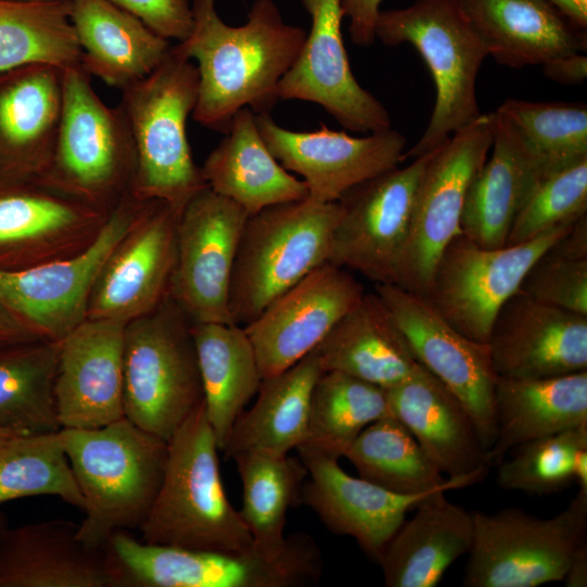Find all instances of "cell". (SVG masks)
Returning <instances> with one entry per match:
<instances>
[{
  "instance_id": "1",
  "label": "cell",
  "mask_w": 587,
  "mask_h": 587,
  "mask_svg": "<svg viewBox=\"0 0 587 587\" xmlns=\"http://www.w3.org/2000/svg\"><path fill=\"white\" fill-rule=\"evenodd\" d=\"M191 11L190 34L174 47L198 63L193 120L225 134L242 108L271 113L279 100V82L307 32L285 23L273 0H255L240 26H229L218 16L215 0H192Z\"/></svg>"
},
{
  "instance_id": "2",
  "label": "cell",
  "mask_w": 587,
  "mask_h": 587,
  "mask_svg": "<svg viewBox=\"0 0 587 587\" xmlns=\"http://www.w3.org/2000/svg\"><path fill=\"white\" fill-rule=\"evenodd\" d=\"M59 434L85 501L78 537L104 548L115 530L139 529L164 477L167 441L125 416L96 428H61Z\"/></svg>"
},
{
  "instance_id": "3",
  "label": "cell",
  "mask_w": 587,
  "mask_h": 587,
  "mask_svg": "<svg viewBox=\"0 0 587 587\" xmlns=\"http://www.w3.org/2000/svg\"><path fill=\"white\" fill-rule=\"evenodd\" d=\"M164 477L139 527L140 540L195 550L242 551L253 546L222 483L218 447L202 403L167 441Z\"/></svg>"
},
{
  "instance_id": "4",
  "label": "cell",
  "mask_w": 587,
  "mask_h": 587,
  "mask_svg": "<svg viewBox=\"0 0 587 587\" xmlns=\"http://www.w3.org/2000/svg\"><path fill=\"white\" fill-rule=\"evenodd\" d=\"M198 85L197 66L171 46L149 75L122 89L120 102L136 157L130 193L139 200L163 201L179 214L208 187L186 133Z\"/></svg>"
},
{
  "instance_id": "5",
  "label": "cell",
  "mask_w": 587,
  "mask_h": 587,
  "mask_svg": "<svg viewBox=\"0 0 587 587\" xmlns=\"http://www.w3.org/2000/svg\"><path fill=\"white\" fill-rule=\"evenodd\" d=\"M375 35L386 46L411 45L435 86L429 122L405 159L435 150L482 114L476 82L488 52L459 0H415L405 8L380 10Z\"/></svg>"
},
{
  "instance_id": "6",
  "label": "cell",
  "mask_w": 587,
  "mask_h": 587,
  "mask_svg": "<svg viewBox=\"0 0 587 587\" xmlns=\"http://www.w3.org/2000/svg\"><path fill=\"white\" fill-rule=\"evenodd\" d=\"M338 201L270 205L243 225L229 288L235 324L254 321L276 298L328 262Z\"/></svg>"
},
{
  "instance_id": "7",
  "label": "cell",
  "mask_w": 587,
  "mask_h": 587,
  "mask_svg": "<svg viewBox=\"0 0 587 587\" xmlns=\"http://www.w3.org/2000/svg\"><path fill=\"white\" fill-rule=\"evenodd\" d=\"M136 157L120 104L108 107L80 66L63 71V105L53 154L40 182L111 211L130 195Z\"/></svg>"
},
{
  "instance_id": "8",
  "label": "cell",
  "mask_w": 587,
  "mask_h": 587,
  "mask_svg": "<svg viewBox=\"0 0 587 587\" xmlns=\"http://www.w3.org/2000/svg\"><path fill=\"white\" fill-rule=\"evenodd\" d=\"M190 325L167 296L125 327L124 416L166 441L203 403Z\"/></svg>"
},
{
  "instance_id": "9",
  "label": "cell",
  "mask_w": 587,
  "mask_h": 587,
  "mask_svg": "<svg viewBox=\"0 0 587 587\" xmlns=\"http://www.w3.org/2000/svg\"><path fill=\"white\" fill-rule=\"evenodd\" d=\"M473 514L465 587H537L562 582L576 549L587 540V490L549 519L519 508Z\"/></svg>"
},
{
  "instance_id": "10",
  "label": "cell",
  "mask_w": 587,
  "mask_h": 587,
  "mask_svg": "<svg viewBox=\"0 0 587 587\" xmlns=\"http://www.w3.org/2000/svg\"><path fill=\"white\" fill-rule=\"evenodd\" d=\"M494 112L480 114L432 151L421 176L398 286L424 296L447 245L461 230L467 190L488 158Z\"/></svg>"
},
{
  "instance_id": "11",
  "label": "cell",
  "mask_w": 587,
  "mask_h": 587,
  "mask_svg": "<svg viewBox=\"0 0 587 587\" xmlns=\"http://www.w3.org/2000/svg\"><path fill=\"white\" fill-rule=\"evenodd\" d=\"M575 222L500 248L480 247L461 233L442 251L423 297L463 336L488 342L500 308L519 291L535 261Z\"/></svg>"
},
{
  "instance_id": "12",
  "label": "cell",
  "mask_w": 587,
  "mask_h": 587,
  "mask_svg": "<svg viewBox=\"0 0 587 587\" xmlns=\"http://www.w3.org/2000/svg\"><path fill=\"white\" fill-rule=\"evenodd\" d=\"M147 201L126 196L110 211L93 242L75 255L0 271V307L36 338L61 341L87 319L89 296L103 262Z\"/></svg>"
},
{
  "instance_id": "13",
  "label": "cell",
  "mask_w": 587,
  "mask_h": 587,
  "mask_svg": "<svg viewBox=\"0 0 587 587\" xmlns=\"http://www.w3.org/2000/svg\"><path fill=\"white\" fill-rule=\"evenodd\" d=\"M432 151L346 191L328 262L374 284H397L416 189Z\"/></svg>"
},
{
  "instance_id": "14",
  "label": "cell",
  "mask_w": 587,
  "mask_h": 587,
  "mask_svg": "<svg viewBox=\"0 0 587 587\" xmlns=\"http://www.w3.org/2000/svg\"><path fill=\"white\" fill-rule=\"evenodd\" d=\"M248 216L209 187L180 212L167 296L191 323L235 324L229 311L230 277Z\"/></svg>"
},
{
  "instance_id": "15",
  "label": "cell",
  "mask_w": 587,
  "mask_h": 587,
  "mask_svg": "<svg viewBox=\"0 0 587 587\" xmlns=\"http://www.w3.org/2000/svg\"><path fill=\"white\" fill-rule=\"evenodd\" d=\"M412 353L464 405L486 451L496 438L495 372L489 346L463 336L423 296L395 284H375Z\"/></svg>"
},
{
  "instance_id": "16",
  "label": "cell",
  "mask_w": 587,
  "mask_h": 587,
  "mask_svg": "<svg viewBox=\"0 0 587 587\" xmlns=\"http://www.w3.org/2000/svg\"><path fill=\"white\" fill-rule=\"evenodd\" d=\"M258 129L273 157L289 172L303 177L308 200L336 202L352 187L399 165L405 137L387 130L350 136L324 124L313 132H295L267 114H254Z\"/></svg>"
},
{
  "instance_id": "17",
  "label": "cell",
  "mask_w": 587,
  "mask_h": 587,
  "mask_svg": "<svg viewBox=\"0 0 587 587\" xmlns=\"http://www.w3.org/2000/svg\"><path fill=\"white\" fill-rule=\"evenodd\" d=\"M300 1L311 17V28L279 82V99L317 103L354 133L391 128L386 108L358 83L351 71L341 34V0Z\"/></svg>"
},
{
  "instance_id": "18",
  "label": "cell",
  "mask_w": 587,
  "mask_h": 587,
  "mask_svg": "<svg viewBox=\"0 0 587 587\" xmlns=\"http://www.w3.org/2000/svg\"><path fill=\"white\" fill-rule=\"evenodd\" d=\"M109 214L39 179L0 183V271L75 255L93 242Z\"/></svg>"
},
{
  "instance_id": "19",
  "label": "cell",
  "mask_w": 587,
  "mask_h": 587,
  "mask_svg": "<svg viewBox=\"0 0 587 587\" xmlns=\"http://www.w3.org/2000/svg\"><path fill=\"white\" fill-rule=\"evenodd\" d=\"M178 216L163 201H147L103 262L89 296L87 319L128 323L151 312L167 297Z\"/></svg>"
},
{
  "instance_id": "20",
  "label": "cell",
  "mask_w": 587,
  "mask_h": 587,
  "mask_svg": "<svg viewBox=\"0 0 587 587\" xmlns=\"http://www.w3.org/2000/svg\"><path fill=\"white\" fill-rule=\"evenodd\" d=\"M364 294L346 268L326 262L276 298L243 326L262 378L286 371L310 353Z\"/></svg>"
},
{
  "instance_id": "21",
  "label": "cell",
  "mask_w": 587,
  "mask_h": 587,
  "mask_svg": "<svg viewBox=\"0 0 587 587\" xmlns=\"http://www.w3.org/2000/svg\"><path fill=\"white\" fill-rule=\"evenodd\" d=\"M487 344L499 377L536 379L587 371V315L516 291L498 311Z\"/></svg>"
},
{
  "instance_id": "22",
  "label": "cell",
  "mask_w": 587,
  "mask_h": 587,
  "mask_svg": "<svg viewBox=\"0 0 587 587\" xmlns=\"http://www.w3.org/2000/svg\"><path fill=\"white\" fill-rule=\"evenodd\" d=\"M308 470L299 503L330 532L350 536L376 562L405 520L428 495H402L346 473L338 459L308 446L297 448ZM438 491V490H436Z\"/></svg>"
},
{
  "instance_id": "23",
  "label": "cell",
  "mask_w": 587,
  "mask_h": 587,
  "mask_svg": "<svg viewBox=\"0 0 587 587\" xmlns=\"http://www.w3.org/2000/svg\"><path fill=\"white\" fill-rule=\"evenodd\" d=\"M126 324L86 319L59 341L54 395L61 428H96L124 416Z\"/></svg>"
},
{
  "instance_id": "24",
  "label": "cell",
  "mask_w": 587,
  "mask_h": 587,
  "mask_svg": "<svg viewBox=\"0 0 587 587\" xmlns=\"http://www.w3.org/2000/svg\"><path fill=\"white\" fill-rule=\"evenodd\" d=\"M63 71L28 64L0 72V183L40 179L63 105Z\"/></svg>"
},
{
  "instance_id": "25",
  "label": "cell",
  "mask_w": 587,
  "mask_h": 587,
  "mask_svg": "<svg viewBox=\"0 0 587 587\" xmlns=\"http://www.w3.org/2000/svg\"><path fill=\"white\" fill-rule=\"evenodd\" d=\"M321 550L307 534L288 537L278 553L254 545L242 551L164 547L155 560V575L164 587H304L319 583Z\"/></svg>"
},
{
  "instance_id": "26",
  "label": "cell",
  "mask_w": 587,
  "mask_h": 587,
  "mask_svg": "<svg viewBox=\"0 0 587 587\" xmlns=\"http://www.w3.org/2000/svg\"><path fill=\"white\" fill-rule=\"evenodd\" d=\"M0 587H118L104 548L78 537V524L54 520L0 532Z\"/></svg>"
},
{
  "instance_id": "27",
  "label": "cell",
  "mask_w": 587,
  "mask_h": 587,
  "mask_svg": "<svg viewBox=\"0 0 587 587\" xmlns=\"http://www.w3.org/2000/svg\"><path fill=\"white\" fill-rule=\"evenodd\" d=\"M385 390L391 414L444 475H487L486 449L473 419L425 367L419 364L407 379Z\"/></svg>"
},
{
  "instance_id": "28",
  "label": "cell",
  "mask_w": 587,
  "mask_h": 587,
  "mask_svg": "<svg viewBox=\"0 0 587 587\" xmlns=\"http://www.w3.org/2000/svg\"><path fill=\"white\" fill-rule=\"evenodd\" d=\"M488 57L500 65H542L586 50L579 29L549 0H459Z\"/></svg>"
},
{
  "instance_id": "29",
  "label": "cell",
  "mask_w": 587,
  "mask_h": 587,
  "mask_svg": "<svg viewBox=\"0 0 587 587\" xmlns=\"http://www.w3.org/2000/svg\"><path fill=\"white\" fill-rule=\"evenodd\" d=\"M446 492L424 498L385 548L378 563L387 587H435L450 565L470 551L473 514L449 501Z\"/></svg>"
},
{
  "instance_id": "30",
  "label": "cell",
  "mask_w": 587,
  "mask_h": 587,
  "mask_svg": "<svg viewBox=\"0 0 587 587\" xmlns=\"http://www.w3.org/2000/svg\"><path fill=\"white\" fill-rule=\"evenodd\" d=\"M324 372L337 371L388 389L417 367L391 312L374 291L364 294L314 348Z\"/></svg>"
},
{
  "instance_id": "31",
  "label": "cell",
  "mask_w": 587,
  "mask_h": 587,
  "mask_svg": "<svg viewBox=\"0 0 587 587\" xmlns=\"http://www.w3.org/2000/svg\"><path fill=\"white\" fill-rule=\"evenodd\" d=\"M490 150L467 190L461 230L480 247L500 248L540 177L519 133L498 111Z\"/></svg>"
},
{
  "instance_id": "32",
  "label": "cell",
  "mask_w": 587,
  "mask_h": 587,
  "mask_svg": "<svg viewBox=\"0 0 587 587\" xmlns=\"http://www.w3.org/2000/svg\"><path fill=\"white\" fill-rule=\"evenodd\" d=\"M224 135L201 166L203 179L214 192L240 205L248 215L308 198L307 184L265 146L250 109L237 111Z\"/></svg>"
},
{
  "instance_id": "33",
  "label": "cell",
  "mask_w": 587,
  "mask_h": 587,
  "mask_svg": "<svg viewBox=\"0 0 587 587\" xmlns=\"http://www.w3.org/2000/svg\"><path fill=\"white\" fill-rule=\"evenodd\" d=\"M70 20L80 66L121 90L149 75L171 48L170 40L109 0H72Z\"/></svg>"
},
{
  "instance_id": "34",
  "label": "cell",
  "mask_w": 587,
  "mask_h": 587,
  "mask_svg": "<svg viewBox=\"0 0 587 587\" xmlns=\"http://www.w3.org/2000/svg\"><path fill=\"white\" fill-rule=\"evenodd\" d=\"M496 438L486 463L496 466L516 446L587 424V371L536 379L497 378Z\"/></svg>"
},
{
  "instance_id": "35",
  "label": "cell",
  "mask_w": 587,
  "mask_h": 587,
  "mask_svg": "<svg viewBox=\"0 0 587 587\" xmlns=\"http://www.w3.org/2000/svg\"><path fill=\"white\" fill-rule=\"evenodd\" d=\"M314 349L286 371L263 378L253 405L234 423L223 452L288 454L308 438L313 387L323 373Z\"/></svg>"
},
{
  "instance_id": "36",
  "label": "cell",
  "mask_w": 587,
  "mask_h": 587,
  "mask_svg": "<svg viewBox=\"0 0 587 587\" xmlns=\"http://www.w3.org/2000/svg\"><path fill=\"white\" fill-rule=\"evenodd\" d=\"M203 403L220 451L262 383L253 346L238 324L191 323Z\"/></svg>"
},
{
  "instance_id": "37",
  "label": "cell",
  "mask_w": 587,
  "mask_h": 587,
  "mask_svg": "<svg viewBox=\"0 0 587 587\" xmlns=\"http://www.w3.org/2000/svg\"><path fill=\"white\" fill-rule=\"evenodd\" d=\"M344 457L360 477L402 495L459 489L486 477L475 474L445 478L412 434L391 413L367 425Z\"/></svg>"
},
{
  "instance_id": "38",
  "label": "cell",
  "mask_w": 587,
  "mask_h": 587,
  "mask_svg": "<svg viewBox=\"0 0 587 587\" xmlns=\"http://www.w3.org/2000/svg\"><path fill=\"white\" fill-rule=\"evenodd\" d=\"M59 341L0 345V427L17 436L61 429L54 384Z\"/></svg>"
},
{
  "instance_id": "39",
  "label": "cell",
  "mask_w": 587,
  "mask_h": 587,
  "mask_svg": "<svg viewBox=\"0 0 587 587\" xmlns=\"http://www.w3.org/2000/svg\"><path fill=\"white\" fill-rule=\"evenodd\" d=\"M242 484L240 515L253 545L266 553L280 552L288 542L284 530L288 509L299 503L308 470L289 454L243 452L234 455Z\"/></svg>"
},
{
  "instance_id": "40",
  "label": "cell",
  "mask_w": 587,
  "mask_h": 587,
  "mask_svg": "<svg viewBox=\"0 0 587 587\" xmlns=\"http://www.w3.org/2000/svg\"><path fill=\"white\" fill-rule=\"evenodd\" d=\"M390 413L384 388L341 372H323L312 390L303 445L339 459L367 425Z\"/></svg>"
},
{
  "instance_id": "41",
  "label": "cell",
  "mask_w": 587,
  "mask_h": 587,
  "mask_svg": "<svg viewBox=\"0 0 587 587\" xmlns=\"http://www.w3.org/2000/svg\"><path fill=\"white\" fill-rule=\"evenodd\" d=\"M68 3L0 0V72L28 64L80 65Z\"/></svg>"
},
{
  "instance_id": "42",
  "label": "cell",
  "mask_w": 587,
  "mask_h": 587,
  "mask_svg": "<svg viewBox=\"0 0 587 587\" xmlns=\"http://www.w3.org/2000/svg\"><path fill=\"white\" fill-rule=\"evenodd\" d=\"M515 128L540 179L587 159V105L507 99L496 110Z\"/></svg>"
},
{
  "instance_id": "43",
  "label": "cell",
  "mask_w": 587,
  "mask_h": 587,
  "mask_svg": "<svg viewBox=\"0 0 587 587\" xmlns=\"http://www.w3.org/2000/svg\"><path fill=\"white\" fill-rule=\"evenodd\" d=\"M34 496L60 497L84 511L59 430L16 436L0 448V504Z\"/></svg>"
},
{
  "instance_id": "44",
  "label": "cell",
  "mask_w": 587,
  "mask_h": 587,
  "mask_svg": "<svg viewBox=\"0 0 587 587\" xmlns=\"http://www.w3.org/2000/svg\"><path fill=\"white\" fill-rule=\"evenodd\" d=\"M587 447V424L521 444L496 466L504 490L550 495L574 483V459Z\"/></svg>"
},
{
  "instance_id": "45",
  "label": "cell",
  "mask_w": 587,
  "mask_h": 587,
  "mask_svg": "<svg viewBox=\"0 0 587 587\" xmlns=\"http://www.w3.org/2000/svg\"><path fill=\"white\" fill-rule=\"evenodd\" d=\"M587 214V159L541 178L517 212L505 246Z\"/></svg>"
},
{
  "instance_id": "46",
  "label": "cell",
  "mask_w": 587,
  "mask_h": 587,
  "mask_svg": "<svg viewBox=\"0 0 587 587\" xmlns=\"http://www.w3.org/2000/svg\"><path fill=\"white\" fill-rule=\"evenodd\" d=\"M519 291L540 302L587 315V259L548 248L529 267Z\"/></svg>"
},
{
  "instance_id": "47",
  "label": "cell",
  "mask_w": 587,
  "mask_h": 587,
  "mask_svg": "<svg viewBox=\"0 0 587 587\" xmlns=\"http://www.w3.org/2000/svg\"><path fill=\"white\" fill-rule=\"evenodd\" d=\"M132 13L159 36L185 40L192 27L189 0H109Z\"/></svg>"
},
{
  "instance_id": "48",
  "label": "cell",
  "mask_w": 587,
  "mask_h": 587,
  "mask_svg": "<svg viewBox=\"0 0 587 587\" xmlns=\"http://www.w3.org/2000/svg\"><path fill=\"white\" fill-rule=\"evenodd\" d=\"M383 0H341V8L349 18L352 42L370 47L376 40L375 25Z\"/></svg>"
},
{
  "instance_id": "49",
  "label": "cell",
  "mask_w": 587,
  "mask_h": 587,
  "mask_svg": "<svg viewBox=\"0 0 587 587\" xmlns=\"http://www.w3.org/2000/svg\"><path fill=\"white\" fill-rule=\"evenodd\" d=\"M541 66L548 79L562 85L583 84L587 77V57L583 52L555 57Z\"/></svg>"
},
{
  "instance_id": "50",
  "label": "cell",
  "mask_w": 587,
  "mask_h": 587,
  "mask_svg": "<svg viewBox=\"0 0 587 587\" xmlns=\"http://www.w3.org/2000/svg\"><path fill=\"white\" fill-rule=\"evenodd\" d=\"M562 582L566 587L587 586V540L574 552Z\"/></svg>"
},
{
  "instance_id": "51",
  "label": "cell",
  "mask_w": 587,
  "mask_h": 587,
  "mask_svg": "<svg viewBox=\"0 0 587 587\" xmlns=\"http://www.w3.org/2000/svg\"><path fill=\"white\" fill-rule=\"evenodd\" d=\"M28 339H39L20 325L4 309L0 307V345Z\"/></svg>"
},
{
  "instance_id": "52",
  "label": "cell",
  "mask_w": 587,
  "mask_h": 587,
  "mask_svg": "<svg viewBox=\"0 0 587 587\" xmlns=\"http://www.w3.org/2000/svg\"><path fill=\"white\" fill-rule=\"evenodd\" d=\"M579 29L587 27V0H549Z\"/></svg>"
},
{
  "instance_id": "53",
  "label": "cell",
  "mask_w": 587,
  "mask_h": 587,
  "mask_svg": "<svg viewBox=\"0 0 587 587\" xmlns=\"http://www.w3.org/2000/svg\"><path fill=\"white\" fill-rule=\"evenodd\" d=\"M574 483L587 490V447L577 450L574 459Z\"/></svg>"
},
{
  "instance_id": "54",
  "label": "cell",
  "mask_w": 587,
  "mask_h": 587,
  "mask_svg": "<svg viewBox=\"0 0 587 587\" xmlns=\"http://www.w3.org/2000/svg\"><path fill=\"white\" fill-rule=\"evenodd\" d=\"M17 435H15L14 433L0 427V448L3 447L5 444H8L10 440H12Z\"/></svg>"
},
{
  "instance_id": "55",
  "label": "cell",
  "mask_w": 587,
  "mask_h": 587,
  "mask_svg": "<svg viewBox=\"0 0 587 587\" xmlns=\"http://www.w3.org/2000/svg\"><path fill=\"white\" fill-rule=\"evenodd\" d=\"M18 2L68 3L72 0H10Z\"/></svg>"
},
{
  "instance_id": "56",
  "label": "cell",
  "mask_w": 587,
  "mask_h": 587,
  "mask_svg": "<svg viewBox=\"0 0 587 587\" xmlns=\"http://www.w3.org/2000/svg\"><path fill=\"white\" fill-rule=\"evenodd\" d=\"M4 528V519L3 515L0 513V532Z\"/></svg>"
}]
</instances>
